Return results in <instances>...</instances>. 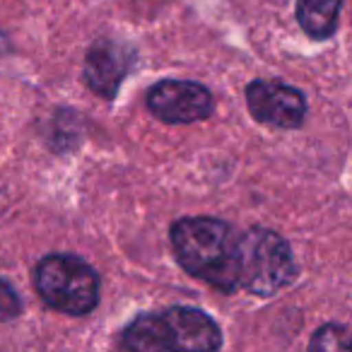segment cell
Instances as JSON below:
<instances>
[{
    "instance_id": "6da1fadb",
    "label": "cell",
    "mask_w": 352,
    "mask_h": 352,
    "mask_svg": "<svg viewBox=\"0 0 352 352\" xmlns=\"http://www.w3.org/2000/svg\"><path fill=\"white\" fill-rule=\"evenodd\" d=\"M239 241L241 232L217 217H184L171 227V246L184 270L222 292L239 289Z\"/></svg>"
},
{
    "instance_id": "7a4b0ae2",
    "label": "cell",
    "mask_w": 352,
    "mask_h": 352,
    "mask_svg": "<svg viewBox=\"0 0 352 352\" xmlns=\"http://www.w3.org/2000/svg\"><path fill=\"white\" fill-rule=\"evenodd\" d=\"M222 345L217 323L201 309L174 307L142 314L123 331V347L133 352H212Z\"/></svg>"
},
{
    "instance_id": "3957f363",
    "label": "cell",
    "mask_w": 352,
    "mask_h": 352,
    "mask_svg": "<svg viewBox=\"0 0 352 352\" xmlns=\"http://www.w3.org/2000/svg\"><path fill=\"white\" fill-rule=\"evenodd\" d=\"M39 297L56 311L85 316L99 302V275L73 254H51L34 270Z\"/></svg>"
},
{
    "instance_id": "277c9868",
    "label": "cell",
    "mask_w": 352,
    "mask_h": 352,
    "mask_svg": "<svg viewBox=\"0 0 352 352\" xmlns=\"http://www.w3.org/2000/svg\"><path fill=\"white\" fill-rule=\"evenodd\" d=\"M297 278V263L289 244L273 230L254 227L241 232L239 287L270 297Z\"/></svg>"
},
{
    "instance_id": "5b68a950",
    "label": "cell",
    "mask_w": 352,
    "mask_h": 352,
    "mask_svg": "<svg viewBox=\"0 0 352 352\" xmlns=\"http://www.w3.org/2000/svg\"><path fill=\"white\" fill-rule=\"evenodd\" d=\"M147 109L164 123H193L212 113V94L188 80H162L147 92Z\"/></svg>"
},
{
    "instance_id": "8992f818",
    "label": "cell",
    "mask_w": 352,
    "mask_h": 352,
    "mask_svg": "<svg viewBox=\"0 0 352 352\" xmlns=\"http://www.w3.org/2000/svg\"><path fill=\"white\" fill-rule=\"evenodd\" d=\"M246 104L256 121L278 128H297L307 116L304 94L275 80H254L246 87Z\"/></svg>"
},
{
    "instance_id": "52a82bcc",
    "label": "cell",
    "mask_w": 352,
    "mask_h": 352,
    "mask_svg": "<svg viewBox=\"0 0 352 352\" xmlns=\"http://www.w3.org/2000/svg\"><path fill=\"white\" fill-rule=\"evenodd\" d=\"M133 63V51L116 41H97L85 58V82L94 94L113 99Z\"/></svg>"
},
{
    "instance_id": "ba28073f",
    "label": "cell",
    "mask_w": 352,
    "mask_h": 352,
    "mask_svg": "<svg viewBox=\"0 0 352 352\" xmlns=\"http://www.w3.org/2000/svg\"><path fill=\"white\" fill-rule=\"evenodd\" d=\"M342 0H299L297 20L311 39H328L338 27Z\"/></svg>"
},
{
    "instance_id": "9c48e42d",
    "label": "cell",
    "mask_w": 352,
    "mask_h": 352,
    "mask_svg": "<svg viewBox=\"0 0 352 352\" xmlns=\"http://www.w3.org/2000/svg\"><path fill=\"white\" fill-rule=\"evenodd\" d=\"M309 347L311 350H352V328L328 323L314 333Z\"/></svg>"
},
{
    "instance_id": "30bf717a",
    "label": "cell",
    "mask_w": 352,
    "mask_h": 352,
    "mask_svg": "<svg viewBox=\"0 0 352 352\" xmlns=\"http://www.w3.org/2000/svg\"><path fill=\"white\" fill-rule=\"evenodd\" d=\"M22 311V302L10 283L0 280V321H12Z\"/></svg>"
}]
</instances>
